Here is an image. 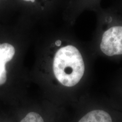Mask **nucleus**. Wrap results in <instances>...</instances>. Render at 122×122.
Wrapping results in <instances>:
<instances>
[{
    "label": "nucleus",
    "instance_id": "5",
    "mask_svg": "<svg viewBox=\"0 0 122 122\" xmlns=\"http://www.w3.org/2000/svg\"><path fill=\"white\" fill-rule=\"evenodd\" d=\"M100 0H75L73 5L77 6H87L95 5Z\"/></svg>",
    "mask_w": 122,
    "mask_h": 122
},
{
    "label": "nucleus",
    "instance_id": "4",
    "mask_svg": "<svg viewBox=\"0 0 122 122\" xmlns=\"http://www.w3.org/2000/svg\"><path fill=\"white\" fill-rule=\"evenodd\" d=\"M20 122H44L41 116L35 112H30L25 116Z\"/></svg>",
    "mask_w": 122,
    "mask_h": 122
},
{
    "label": "nucleus",
    "instance_id": "3",
    "mask_svg": "<svg viewBox=\"0 0 122 122\" xmlns=\"http://www.w3.org/2000/svg\"><path fill=\"white\" fill-rule=\"evenodd\" d=\"M78 122H112L110 115L103 110H93L84 116Z\"/></svg>",
    "mask_w": 122,
    "mask_h": 122
},
{
    "label": "nucleus",
    "instance_id": "1",
    "mask_svg": "<svg viewBox=\"0 0 122 122\" xmlns=\"http://www.w3.org/2000/svg\"><path fill=\"white\" fill-rule=\"evenodd\" d=\"M53 71L62 85L72 87L77 84L85 72L84 61L78 49L71 44L59 47L53 59Z\"/></svg>",
    "mask_w": 122,
    "mask_h": 122
},
{
    "label": "nucleus",
    "instance_id": "6",
    "mask_svg": "<svg viewBox=\"0 0 122 122\" xmlns=\"http://www.w3.org/2000/svg\"><path fill=\"white\" fill-rule=\"evenodd\" d=\"M23 1H25V2H30L31 3H35L36 2V0H23Z\"/></svg>",
    "mask_w": 122,
    "mask_h": 122
},
{
    "label": "nucleus",
    "instance_id": "2",
    "mask_svg": "<svg viewBox=\"0 0 122 122\" xmlns=\"http://www.w3.org/2000/svg\"><path fill=\"white\" fill-rule=\"evenodd\" d=\"M14 47L8 43L0 44V85L7 80L6 63L13 59L15 55Z\"/></svg>",
    "mask_w": 122,
    "mask_h": 122
}]
</instances>
